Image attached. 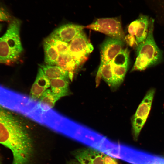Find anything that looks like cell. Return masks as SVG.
Returning a JSON list of instances; mask_svg holds the SVG:
<instances>
[{
  "mask_svg": "<svg viewBox=\"0 0 164 164\" xmlns=\"http://www.w3.org/2000/svg\"><path fill=\"white\" fill-rule=\"evenodd\" d=\"M0 144L12 152V164H27L30 162L33 147L27 130L18 118L1 105Z\"/></svg>",
  "mask_w": 164,
  "mask_h": 164,
  "instance_id": "6da1fadb",
  "label": "cell"
},
{
  "mask_svg": "<svg viewBox=\"0 0 164 164\" xmlns=\"http://www.w3.org/2000/svg\"><path fill=\"white\" fill-rule=\"evenodd\" d=\"M21 22L12 18L6 31L0 38V63L11 64L15 62L23 50L20 36Z\"/></svg>",
  "mask_w": 164,
  "mask_h": 164,
  "instance_id": "7a4b0ae2",
  "label": "cell"
},
{
  "mask_svg": "<svg viewBox=\"0 0 164 164\" xmlns=\"http://www.w3.org/2000/svg\"><path fill=\"white\" fill-rule=\"evenodd\" d=\"M154 20L151 19L147 37L136 47L137 56L131 71H142L159 64L162 58V51L154 40Z\"/></svg>",
  "mask_w": 164,
  "mask_h": 164,
  "instance_id": "3957f363",
  "label": "cell"
},
{
  "mask_svg": "<svg viewBox=\"0 0 164 164\" xmlns=\"http://www.w3.org/2000/svg\"><path fill=\"white\" fill-rule=\"evenodd\" d=\"M155 90L149 89L138 106L131 119L132 133L134 140L136 141L148 117L150 111Z\"/></svg>",
  "mask_w": 164,
  "mask_h": 164,
  "instance_id": "277c9868",
  "label": "cell"
},
{
  "mask_svg": "<svg viewBox=\"0 0 164 164\" xmlns=\"http://www.w3.org/2000/svg\"><path fill=\"white\" fill-rule=\"evenodd\" d=\"M85 28L105 34L110 37L125 42L120 19L118 17L97 19Z\"/></svg>",
  "mask_w": 164,
  "mask_h": 164,
  "instance_id": "5b68a950",
  "label": "cell"
},
{
  "mask_svg": "<svg viewBox=\"0 0 164 164\" xmlns=\"http://www.w3.org/2000/svg\"><path fill=\"white\" fill-rule=\"evenodd\" d=\"M93 47L82 31L69 44L68 53L75 61L77 67L86 60Z\"/></svg>",
  "mask_w": 164,
  "mask_h": 164,
  "instance_id": "8992f818",
  "label": "cell"
},
{
  "mask_svg": "<svg viewBox=\"0 0 164 164\" xmlns=\"http://www.w3.org/2000/svg\"><path fill=\"white\" fill-rule=\"evenodd\" d=\"M124 43L121 40L110 37L107 38L101 44V61L96 77L97 86L100 81L101 71L103 67L111 61L123 49Z\"/></svg>",
  "mask_w": 164,
  "mask_h": 164,
  "instance_id": "52a82bcc",
  "label": "cell"
},
{
  "mask_svg": "<svg viewBox=\"0 0 164 164\" xmlns=\"http://www.w3.org/2000/svg\"><path fill=\"white\" fill-rule=\"evenodd\" d=\"M72 154L80 164H104L105 154L90 147L76 149Z\"/></svg>",
  "mask_w": 164,
  "mask_h": 164,
  "instance_id": "ba28073f",
  "label": "cell"
},
{
  "mask_svg": "<svg viewBox=\"0 0 164 164\" xmlns=\"http://www.w3.org/2000/svg\"><path fill=\"white\" fill-rule=\"evenodd\" d=\"M85 26L71 23L62 25L55 29L49 36L65 42H70Z\"/></svg>",
  "mask_w": 164,
  "mask_h": 164,
  "instance_id": "9c48e42d",
  "label": "cell"
},
{
  "mask_svg": "<svg viewBox=\"0 0 164 164\" xmlns=\"http://www.w3.org/2000/svg\"><path fill=\"white\" fill-rule=\"evenodd\" d=\"M50 86V80L39 67L35 80L31 88L30 96L32 100L39 99L43 94Z\"/></svg>",
  "mask_w": 164,
  "mask_h": 164,
  "instance_id": "30bf717a",
  "label": "cell"
},
{
  "mask_svg": "<svg viewBox=\"0 0 164 164\" xmlns=\"http://www.w3.org/2000/svg\"><path fill=\"white\" fill-rule=\"evenodd\" d=\"M133 155L135 164H164V157L140 151H135Z\"/></svg>",
  "mask_w": 164,
  "mask_h": 164,
  "instance_id": "8fae6325",
  "label": "cell"
},
{
  "mask_svg": "<svg viewBox=\"0 0 164 164\" xmlns=\"http://www.w3.org/2000/svg\"><path fill=\"white\" fill-rule=\"evenodd\" d=\"M151 19L142 14L138 18V25L135 36L137 46L146 38Z\"/></svg>",
  "mask_w": 164,
  "mask_h": 164,
  "instance_id": "7c38bea8",
  "label": "cell"
},
{
  "mask_svg": "<svg viewBox=\"0 0 164 164\" xmlns=\"http://www.w3.org/2000/svg\"><path fill=\"white\" fill-rule=\"evenodd\" d=\"M68 78H58L50 80L51 90L60 99L69 93Z\"/></svg>",
  "mask_w": 164,
  "mask_h": 164,
  "instance_id": "4fadbf2b",
  "label": "cell"
},
{
  "mask_svg": "<svg viewBox=\"0 0 164 164\" xmlns=\"http://www.w3.org/2000/svg\"><path fill=\"white\" fill-rule=\"evenodd\" d=\"M46 76L50 80L69 77L70 73L56 65L39 64Z\"/></svg>",
  "mask_w": 164,
  "mask_h": 164,
  "instance_id": "5bb4252c",
  "label": "cell"
},
{
  "mask_svg": "<svg viewBox=\"0 0 164 164\" xmlns=\"http://www.w3.org/2000/svg\"><path fill=\"white\" fill-rule=\"evenodd\" d=\"M39 99V106L43 111H47L52 108L60 98L50 89H47Z\"/></svg>",
  "mask_w": 164,
  "mask_h": 164,
  "instance_id": "9a60e30c",
  "label": "cell"
},
{
  "mask_svg": "<svg viewBox=\"0 0 164 164\" xmlns=\"http://www.w3.org/2000/svg\"><path fill=\"white\" fill-rule=\"evenodd\" d=\"M56 65L68 72L71 75L77 67L75 61L69 53L60 54Z\"/></svg>",
  "mask_w": 164,
  "mask_h": 164,
  "instance_id": "2e32d148",
  "label": "cell"
},
{
  "mask_svg": "<svg viewBox=\"0 0 164 164\" xmlns=\"http://www.w3.org/2000/svg\"><path fill=\"white\" fill-rule=\"evenodd\" d=\"M43 47L44 52V61L46 64L56 65L60 54L51 44L44 40Z\"/></svg>",
  "mask_w": 164,
  "mask_h": 164,
  "instance_id": "e0dca14e",
  "label": "cell"
},
{
  "mask_svg": "<svg viewBox=\"0 0 164 164\" xmlns=\"http://www.w3.org/2000/svg\"><path fill=\"white\" fill-rule=\"evenodd\" d=\"M101 76L111 88H115L112 65L111 62L106 64L102 67L101 71Z\"/></svg>",
  "mask_w": 164,
  "mask_h": 164,
  "instance_id": "ac0fdd59",
  "label": "cell"
},
{
  "mask_svg": "<svg viewBox=\"0 0 164 164\" xmlns=\"http://www.w3.org/2000/svg\"><path fill=\"white\" fill-rule=\"evenodd\" d=\"M112 65L116 88L119 86L123 82L128 70V65L117 66L112 64Z\"/></svg>",
  "mask_w": 164,
  "mask_h": 164,
  "instance_id": "d6986e66",
  "label": "cell"
},
{
  "mask_svg": "<svg viewBox=\"0 0 164 164\" xmlns=\"http://www.w3.org/2000/svg\"><path fill=\"white\" fill-rule=\"evenodd\" d=\"M45 40L50 43L57 50L60 54H66L68 53L69 43L56 39L48 36Z\"/></svg>",
  "mask_w": 164,
  "mask_h": 164,
  "instance_id": "ffe728a7",
  "label": "cell"
},
{
  "mask_svg": "<svg viewBox=\"0 0 164 164\" xmlns=\"http://www.w3.org/2000/svg\"><path fill=\"white\" fill-rule=\"evenodd\" d=\"M129 52L127 48L123 49L111 61L112 64L117 66L128 65Z\"/></svg>",
  "mask_w": 164,
  "mask_h": 164,
  "instance_id": "44dd1931",
  "label": "cell"
},
{
  "mask_svg": "<svg viewBox=\"0 0 164 164\" xmlns=\"http://www.w3.org/2000/svg\"><path fill=\"white\" fill-rule=\"evenodd\" d=\"M12 18L11 15L7 8L3 5L0 3V22H9Z\"/></svg>",
  "mask_w": 164,
  "mask_h": 164,
  "instance_id": "7402d4cb",
  "label": "cell"
},
{
  "mask_svg": "<svg viewBox=\"0 0 164 164\" xmlns=\"http://www.w3.org/2000/svg\"><path fill=\"white\" fill-rule=\"evenodd\" d=\"M104 164H118L117 161L114 158L106 154L104 158Z\"/></svg>",
  "mask_w": 164,
  "mask_h": 164,
  "instance_id": "603a6c76",
  "label": "cell"
},
{
  "mask_svg": "<svg viewBox=\"0 0 164 164\" xmlns=\"http://www.w3.org/2000/svg\"><path fill=\"white\" fill-rule=\"evenodd\" d=\"M67 164H80L78 161H71L68 162Z\"/></svg>",
  "mask_w": 164,
  "mask_h": 164,
  "instance_id": "cb8c5ba5",
  "label": "cell"
},
{
  "mask_svg": "<svg viewBox=\"0 0 164 164\" xmlns=\"http://www.w3.org/2000/svg\"><path fill=\"white\" fill-rule=\"evenodd\" d=\"M1 26L0 25V31L1 29Z\"/></svg>",
  "mask_w": 164,
  "mask_h": 164,
  "instance_id": "d4e9b609",
  "label": "cell"
},
{
  "mask_svg": "<svg viewBox=\"0 0 164 164\" xmlns=\"http://www.w3.org/2000/svg\"><path fill=\"white\" fill-rule=\"evenodd\" d=\"M0 164H1V162H0Z\"/></svg>",
  "mask_w": 164,
  "mask_h": 164,
  "instance_id": "484cf974",
  "label": "cell"
}]
</instances>
